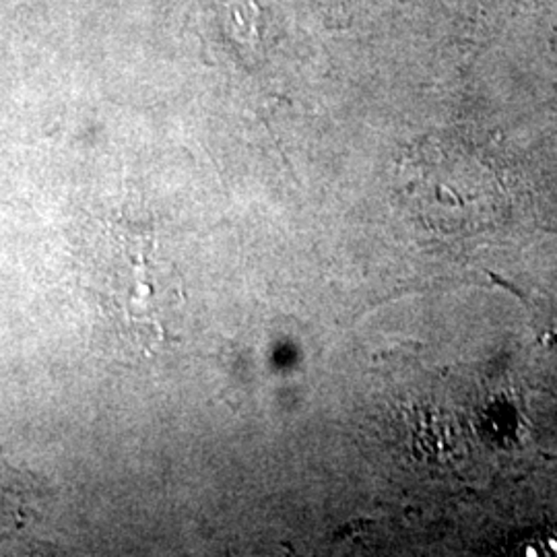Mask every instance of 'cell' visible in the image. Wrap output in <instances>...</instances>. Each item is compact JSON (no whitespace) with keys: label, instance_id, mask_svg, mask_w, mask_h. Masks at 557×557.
Instances as JSON below:
<instances>
[{"label":"cell","instance_id":"1","mask_svg":"<svg viewBox=\"0 0 557 557\" xmlns=\"http://www.w3.org/2000/svg\"><path fill=\"white\" fill-rule=\"evenodd\" d=\"M34 499L32 478L0 457V543L25 529L34 515Z\"/></svg>","mask_w":557,"mask_h":557},{"label":"cell","instance_id":"2","mask_svg":"<svg viewBox=\"0 0 557 557\" xmlns=\"http://www.w3.org/2000/svg\"><path fill=\"white\" fill-rule=\"evenodd\" d=\"M512 552L520 556H557V529L535 531L512 545Z\"/></svg>","mask_w":557,"mask_h":557}]
</instances>
